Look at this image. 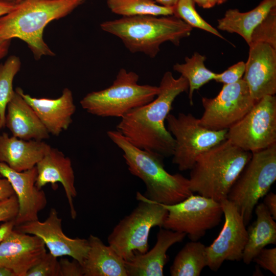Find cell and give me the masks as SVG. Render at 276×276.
<instances>
[{"label": "cell", "mask_w": 276, "mask_h": 276, "mask_svg": "<svg viewBox=\"0 0 276 276\" xmlns=\"http://www.w3.org/2000/svg\"><path fill=\"white\" fill-rule=\"evenodd\" d=\"M158 87L159 92L153 101L131 110L121 118L116 128L136 147L165 157L172 156L175 146V140L165 122L174 101L188 91L189 84L182 76L175 78L167 71Z\"/></svg>", "instance_id": "6da1fadb"}, {"label": "cell", "mask_w": 276, "mask_h": 276, "mask_svg": "<svg viewBox=\"0 0 276 276\" xmlns=\"http://www.w3.org/2000/svg\"><path fill=\"white\" fill-rule=\"evenodd\" d=\"M86 0H22L0 17V41L18 38L28 45L35 60L55 53L44 41V28L63 18Z\"/></svg>", "instance_id": "7a4b0ae2"}, {"label": "cell", "mask_w": 276, "mask_h": 276, "mask_svg": "<svg viewBox=\"0 0 276 276\" xmlns=\"http://www.w3.org/2000/svg\"><path fill=\"white\" fill-rule=\"evenodd\" d=\"M107 135L123 152L130 173L144 183V196L152 201L166 205L179 202L193 194L189 180L182 174H171L165 169L164 157L136 147L117 130Z\"/></svg>", "instance_id": "3957f363"}, {"label": "cell", "mask_w": 276, "mask_h": 276, "mask_svg": "<svg viewBox=\"0 0 276 276\" xmlns=\"http://www.w3.org/2000/svg\"><path fill=\"white\" fill-rule=\"evenodd\" d=\"M101 29L120 38L131 53L154 58L160 45L169 41L178 46L192 28L175 15L122 17L100 24Z\"/></svg>", "instance_id": "277c9868"}, {"label": "cell", "mask_w": 276, "mask_h": 276, "mask_svg": "<svg viewBox=\"0 0 276 276\" xmlns=\"http://www.w3.org/2000/svg\"><path fill=\"white\" fill-rule=\"evenodd\" d=\"M251 156L225 140L197 157L190 169L191 191L217 201L226 198Z\"/></svg>", "instance_id": "5b68a950"}, {"label": "cell", "mask_w": 276, "mask_h": 276, "mask_svg": "<svg viewBox=\"0 0 276 276\" xmlns=\"http://www.w3.org/2000/svg\"><path fill=\"white\" fill-rule=\"evenodd\" d=\"M139 80L136 73L121 68L110 86L88 93L80 101V105L96 116L122 118L153 101L159 92L158 86L141 85Z\"/></svg>", "instance_id": "8992f818"}, {"label": "cell", "mask_w": 276, "mask_h": 276, "mask_svg": "<svg viewBox=\"0 0 276 276\" xmlns=\"http://www.w3.org/2000/svg\"><path fill=\"white\" fill-rule=\"evenodd\" d=\"M137 206L113 227L107 238L109 245L125 261L148 250L152 228L162 227L168 211L162 204L152 201L139 192Z\"/></svg>", "instance_id": "52a82bcc"}, {"label": "cell", "mask_w": 276, "mask_h": 276, "mask_svg": "<svg viewBox=\"0 0 276 276\" xmlns=\"http://www.w3.org/2000/svg\"><path fill=\"white\" fill-rule=\"evenodd\" d=\"M276 180V143L252 153L231 187L227 199L236 207L245 225L250 221L259 200Z\"/></svg>", "instance_id": "ba28073f"}, {"label": "cell", "mask_w": 276, "mask_h": 276, "mask_svg": "<svg viewBox=\"0 0 276 276\" xmlns=\"http://www.w3.org/2000/svg\"><path fill=\"white\" fill-rule=\"evenodd\" d=\"M166 121L175 140L172 163L181 171L190 170L200 154L226 139L227 129H209L190 113H169Z\"/></svg>", "instance_id": "9c48e42d"}, {"label": "cell", "mask_w": 276, "mask_h": 276, "mask_svg": "<svg viewBox=\"0 0 276 276\" xmlns=\"http://www.w3.org/2000/svg\"><path fill=\"white\" fill-rule=\"evenodd\" d=\"M226 139L251 153L276 143V97L267 95L228 129Z\"/></svg>", "instance_id": "30bf717a"}, {"label": "cell", "mask_w": 276, "mask_h": 276, "mask_svg": "<svg viewBox=\"0 0 276 276\" xmlns=\"http://www.w3.org/2000/svg\"><path fill=\"white\" fill-rule=\"evenodd\" d=\"M168 214L162 227L184 233L191 241H198L216 227L223 215L220 201L193 194L171 205L162 204Z\"/></svg>", "instance_id": "8fae6325"}, {"label": "cell", "mask_w": 276, "mask_h": 276, "mask_svg": "<svg viewBox=\"0 0 276 276\" xmlns=\"http://www.w3.org/2000/svg\"><path fill=\"white\" fill-rule=\"evenodd\" d=\"M203 112L199 119L205 127L213 130L228 129L240 121L254 106L256 101L242 78L238 82L223 84L215 97H202Z\"/></svg>", "instance_id": "7c38bea8"}, {"label": "cell", "mask_w": 276, "mask_h": 276, "mask_svg": "<svg viewBox=\"0 0 276 276\" xmlns=\"http://www.w3.org/2000/svg\"><path fill=\"white\" fill-rule=\"evenodd\" d=\"M220 202L224 222L218 237L206 246L208 267L213 271H217L225 261L242 260L248 237L243 218L235 205L227 198Z\"/></svg>", "instance_id": "4fadbf2b"}, {"label": "cell", "mask_w": 276, "mask_h": 276, "mask_svg": "<svg viewBox=\"0 0 276 276\" xmlns=\"http://www.w3.org/2000/svg\"><path fill=\"white\" fill-rule=\"evenodd\" d=\"M62 219L55 208H51L48 218L43 222L38 220L28 222L14 227L16 229L40 238L56 257L68 256L82 265L89 250L87 239L66 236L62 231Z\"/></svg>", "instance_id": "5bb4252c"}, {"label": "cell", "mask_w": 276, "mask_h": 276, "mask_svg": "<svg viewBox=\"0 0 276 276\" xmlns=\"http://www.w3.org/2000/svg\"><path fill=\"white\" fill-rule=\"evenodd\" d=\"M45 246L38 237L14 228L0 242V267L26 276L47 252Z\"/></svg>", "instance_id": "9a60e30c"}, {"label": "cell", "mask_w": 276, "mask_h": 276, "mask_svg": "<svg viewBox=\"0 0 276 276\" xmlns=\"http://www.w3.org/2000/svg\"><path fill=\"white\" fill-rule=\"evenodd\" d=\"M0 174L10 182L17 198L18 211L15 226L38 220V213L46 206L47 199L44 191L36 186V166L17 172L0 162Z\"/></svg>", "instance_id": "2e32d148"}, {"label": "cell", "mask_w": 276, "mask_h": 276, "mask_svg": "<svg viewBox=\"0 0 276 276\" xmlns=\"http://www.w3.org/2000/svg\"><path fill=\"white\" fill-rule=\"evenodd\" d=\"M243 79L251 97L258 101L276 93V49L265 43L249 45Z\"/></svg>", "instance_id": "e0dca14e"}, {"label": "cell", "mask_w": 276, "mask_h": 276, "mask_svg": "<svg viewBox=\"0 0 276 276\" xmlns=\"http://www.w3.org/2000/svg\"><path fill=\"white\" fill-rule=\"evenodd\" d=\"M15 90L32 107L50 134L58 136L68 129L76 110L72 91L68 88H64L56 99L33 97L20 87Z\"/></svg>", "instance_id": "ac0fdd59"}, {"label": "cell", "mask_w": 276, "mask_h": 276, "mask_svg": "<svg viewBox=\"0 0 276 276\" xmlns=\"http://www.w3.org/2000/svg\"><path fill=\"white\" fill-rule=\"evenodd\" d=\"M37 176L36 186L40 189L51 183L56 187L60 182L63 186L70 208L73 219L77 217L73 199L77 192L75 186V175L71 159L57 149L51 147L49 151L37 163Z\"/></svg>", "instance_id": "d6986e66"}, {"label": "cell", "mask_w": 276, "mask_h": 276, "mask_svg": "<svg viewBox=\"0 0 276 276\" xmlns=\"http://www.w3.org/2000/svg\"><path fill=\"white\" fill-rule=\"evenodd\" d=\"M186 236L184 233L160 227L156 242L153 248L125 261L128 276H163L164 268L168 261L167 252L175 243L181 242Z\"/></svg>", "instance_id": "ffe728a7"}, {"label": "cell", "mask_w": 276, "mask_h": 276, "mask_svg": "<svg viewBox=\"0 0 276 276\" xmlns=\"http://www.w3.org/2000/svg\"><path fill=\"white\" fill-rule=\"evenodd\" d=\"M51 147L43 141L22 140L4 132L0 134V162L24 171L35 167Z\"/></svg>", "instance_id": "44dd1931"}, {"label": "cell", "mask_w": 276, "mask_h": 276, "mask_svg": "<svg viewBox=\"0 0 276 276\" xmlns=\"http://www.w3.org/2000/svg\"><path fill=\"white\" fill-rule=\"evenodd\" d=\"M15 91L7 106L5 127L13 136L20 139L43 141L49 139L50 133L32 107Z\"/></svg>", "instance_id": "7402d4cb"}, {"label": "cell", "mask_w": 276, "mask_h": 276, "mask_svg": "<svg viewBox=\"0 0 276 276\" xmlns=\"http://www.w3.org/2000/svg\"><path fill=\"white\" fill-rule=\"evenodd\" d=\"M89 250L82 264L84 276H128L125 261L109 245L90 235Z\"/></svg>", "instance_id": "603a6c76"}, {"label": "cell", "mask_w": 276, "mask_h": 276, "mask_svg": "<svg viewBox=\"0 0 276 276\" xmlns=\"http://www.w3.org/2000/svg\"><path fill=\"white\" fill-rule=\"evenodd\" d=\"M276 7V0H262L253 9L242 12L237 9L227 10L218 19L217 28L241 36L248 45L254 29L263 21L270 10Z\"/></svg>", "instance_id": "cb8c5ba5"}, {"label": "cell", "mask_w": 276, "mask_h": 276, "mask_svg": "<svg viewBox=\"0 0 276 276\" xmlns=\"http://www.w3.org/2000/svg\"><path fill=\"white\" fill-rule=\"evenodd\" d=\"M256 219L248 228L247 241L242 260L250 264L259 252L269 244H276V223L263 203L255 208Z\"/></svg>", "instance_id": "d4e9b609"}, {"label": "cell", "mask_w": 276, "mask_h": 276, "mask_svg": "<svg viewBox=\"0 0 276 276\" xmlns=\"http://www.w3.org/2000/svg\"><path fill=\"white\" fill-rule=\"evenodd\" d=\"M206 266V246L198 241H191L177 253L170 268V273L172 276H199Z\"/></svg>", "instance_id": "484cf974"}, {"label": "cell", "mask_w": 276, "mask_h": 276, "mask_svg": "<svg viewBox=\"0 0 276 276\" xmlns=\"http://www.w3.org/2000/svg\"><path fill=\"white\" fill-rule=\"evenodd\" d=\"M205 56L195 52L190 57H186L185 63H176L173 70L185 77L189 84L188 98L191 105H193V94L195 90L212 80H215L217 73L209 70L205 65Z\"/></svg>", "instance_id": "4316f807"}, {"label": "cell", "mask_w": 276, "mask_h": 276, "mask_svg": "<svg viewBox=\"0 0 276 276\" xmlns=\"http://www.w3.org/2000/svg\"><path fill=\"white\" fill-rule=\"evenodd\" d=\"M106 3L112 13L122 17L174 14V7L160 5L153 0H107Z\"/></svg>", "instance_id": "83f0119b"}, {"label": "cell", "mask_w": 276, "mask_h": 276, "mask_svg": "<svg viewBox=\"0 0 276 276\" xmlns=\"http://www.w3.org/2000/svg\"><path fill=\"white\" fill-rule=\"evenodd\" d=\"M21 65L19 57L14 55L0 64V130L5 127L7 106L15 94L13 82Z\"/></svg>", "instance_id": "f1b7e54d"}, {"label": "cell", "mask_w": 276, "mask_h": 276, "mask_svg": "<svg viewBox=\"0 0 276 276\" xmlns=\"http://www.w3.org/2000/svg\"><path fill=\"white\" fill-rule=\"evenodd\" d=\"M174 15L193 28H198L218 37L225 38L219 31L206 21L197 12L193 0H179L174 7Z\"/></svg>", "instance_id": "f546056e"}, {"label": "cell", "mask_w": 276, "mask_h": 276, "mask_svg": "<svg viewBox=\"0 0 276 276\" xmlns=\"http://www.w3.org/2000/svg\"><path fill=\"white\" fill-rule=\"evenodd\" d=\"M259 42L268 44L276 49V7L270 10L254 29L248 45Z\"/></svg>", "instance_id": "4dcf8cb0"}, {"label": "cell", "mask_w": 276, "mask_h": 276, "mask_svg": "<svg viewBox=\"0 0 276 276\" xmlns=\"http://www.w3.org/2000/svg\"><path fill=\"white\" fill-rule=\"evenodd\" d=\"M26 276H60L57 257L47 252L40 261L30 269Z\"/></svg>", "instance_id": "1f68e13d"}, {"label": "cell", "mask_w": 276, "mask_h": 276, "mask_svg": "<svg viewBox=\"0 0 276 276\" xmlns=\"http://www.w3.org/2000/svg\"><path fill=\"white\" fill-rule=\"evenodd\" d=\"M245 69V63L242 61L229 66L221 73H217L214 80L223 84L236 83L242 79Z\"/></svg>", "instance_id": "d6a6232c"}, {"label": "cell", "mask_w": 276, "mask_h": 276, "mask_svg": "<svg viewBox=\"0 0 276 276\" xmlns=\"http://www.w3.org/2000/svg\"><path fill=\"white\" fill-rule=\"evenodd\" d=\"M252 262L257 263L265 270L276 275V248L261 249L255 257Z\"/></svg>", "instance_id": "836d02e7"}, {"label": "cell", "mask_w": 276, "mask_h": 276, "mask_svg": "<svg viewBox=\"0 0 276 276\" xmlns=\"http://www.w3.org/2000/svg\"><path fill=\"white\" fill-rule=\"evenodd\" d=\"M18 211L17 198L15 195L0 202V222L15 220Z\"/></svg>", "instance_id": "e575fe53"}, {"label": "cell", "mask_w": 276, "mask_h": 276, "mask_svg": "<svg viewBox=\"0 0 276 276\" xmlns=\"http://www.w3.org/2000/svg\"><path fill=\"white\" fill-rule=\"evenodd\" d=\"M60 266V276H84L82 264L73 259L70 261L68 259L61 258L59 261Z\"/></svg>", "instance_id": "d590c367"}, {"label": "cell", "mask_w": 276, "mask_h": 276, "mask_svg": "<svg viewBox=\"0 0 276 276\" xmlns=\"http://www.w3.org/2000/svg\"><path fill=\"white\" fill-rule=\"evenodd\" d=\"M15 194L10 182L0 174V202L7 199Z\"/></svg>", "instance_id": "8d00e7d4"}, {"label": "cell", "mask_w": 276, "mask_h": 276, "mask_svg": "<svg viewBox=\"0 0 276 276\" xmlns=\"http://www.w3.org/2000/svg\"><path fill=\"white\" fill-rule=\"evenodd\" d=\"M263 203L274 220H276V195L272 192L267 193L265 196Z\"/></svg>", "instance_id": "74e56055"}, {"label": "cell", "mask_w": 276, "mask_h": 276, "mask_svg": "<svg viewBox=\"0 0 276 276\" xmlns=\"http://www.w3.org/2000/svg\"><path fill=\"white\" fill-rule=\"evenodd\" d=\"M14 220L4 222L0 226V242L14 228Z\"/></svg>", "instance_id": "f35d334b"}, {"label": "cell", "mask_w": 276, "mask_h": 276, "mask_svg": "<svg viewBox=\"0 0 276 276\" xmlns=\"http://www.w3.org/2000/svg\"><path fill=\"white\" fill-rule=\"evenodd\" d=\"M15 6L14 3L0 2V17L11 11Z\"/></svg>", "instance_id": "ab89813d"}, {"label": "cell", "mask_w": 276, "mask_h": 276, "mask_svg": "<svg viewBox=\"0 0 276 276\" xmlns=\"http://www.w3.org/2000/svg\"><path fill=\"white\" fill-rule=\"evenodd\" d=\"M11 40L0 41V60L8 54Z\"/></svg>", "instance_id": "60d3db41"}, {"label": "cell", "mask_w": 276, "mask_h": 276, "mask_svg": "<svg viewBox=\"0 0 276 276\" xmlns=\"http://www.w3.org/2000/svg\"><path fill=\"white\" fill-rule=\"evenodd\" d=\"M155 3L159 5L168 7H174L179 0H153Z\"/></svg>", "instance_id": "b9f144b4"}, {"label": "cell", "mask_w": 276, "mask_h": 276, "mask_svg": "<svg viewBox=\"0 0 276 276\" xmlns=\"http://www.w3.org/2000/svg\"><path fill=\"white\" fill-rule=\"evenodd\" d=\"M0 276H16L15 274L10 269L0 267Z\"/></svg>", "instance_id": "7bdbcfd3"}, {"label": "cell", "mask_w": 276, "mask_h": 276, "mask_svg": "<svg viewBox=\"0 0 276 276\" xmlns=\"http://www.w3.org/2000/svg\"><path fill=\"white\" fill-rule=\"evenodd\" d=\"M198 6L205 9L210 8L209 0H193Z\"/></svg>", "instance_id": "ee69618b"}, {"label": "cell", "mask_w": 276, "mask_h": 276, "mask_svg": "<svg viewBox=\"0 0 276 276\" xmlns=\"http://www.w3.org/2000/svg\"><path fill=\"white\" fill-rule=\"evenodd\" d=\"M210 8L213 7L216 5H220L225 2L227 0H209Z\"/></svg>", "instance_id": "f6af8a7d"}, {"label": "cell", "mask_w": 276, "mask_h": 276, "mask_svg": "<svg viewBox=\"0 0 276 276\" xmlns=\"http://www.w3.org/2000/svg\"><path fill=\"white\" fill-rule=\"evenodd\" d=\"M17 0H0V2L15 3Z\"/></svg>", "instance_id": "bcb514c9"}, {"label": "cell", "mask_w": 276, "mask_h": 276, "mask_svg": "<svg viewBox=\"0 0 276 276\" xmlns=\"http://www.w3.org/2000/svg\"><path fill=\"white\" fill-rule=\"evenodd\" d=\"M21 1H22V0H17L15 3H19V2H21Z\"/></svg>", "instance_id": "7dc6e473"}]
</instances>
